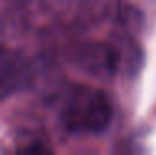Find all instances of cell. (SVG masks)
Masks as SVG:
<instances>
[{
	"instance_id": "7a4b0ae2",
	"label": "cell",
	"mask_w": 156,
	"mask_h": 155,
	"mask_svg": "<svg viewBox=\"0 0 156 155\" xmlns=\"http://www.w3.org/2000/svg\"><path fill=\"white\" fill-rule=\"evenodd\" d=\"M73 60L80 68L93 75H110L116 68V54L111 47L100 42H87L73 52Z\"/></svg>"
},
{
	"instance_id": "6da1fadb",
	"label": "cell",
	"mask_w": 156,
	"mask_h": 155,
	"mask_svg": "<svg viewBox=\"0 0 156 155\" xmlns=\"http://www.w3.org/2000/svg\"><path fill=\"white\" fill-rule=\"evenodd\" d=\"M111 117L108 95L87 85L70 88L60 112V120L70 134H100L110 125Z\"/></svg>"
}]
</instances>
